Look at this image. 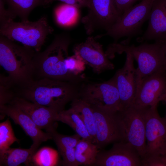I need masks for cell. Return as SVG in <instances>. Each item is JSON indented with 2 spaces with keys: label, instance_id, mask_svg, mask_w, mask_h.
I'll return each instance as SVG.
<instances>
[{
  "label": "cell",
  "instance_id": "83f0119b",
  "mask_svg": "<svg viewBox=\"0 0 166 166\" xmlns=\"http://www.w3.org/2000/svg\"><path fill=\"white\" fill-rule=\"evenodd\" d=\"M0 106L9 104L16 96L12 88L14 85L8 76H0Z\"/></svg>",
  "mask_w": 166,
  "mask_h": 166
},
{
  "label": "cell",
  "instance_id": "4316f807",
  "mask_svg": "<svg viewBox=\"0 0 166 166\" xmlns=\"http://www.w3.org/2000/svg\"><path fill=\"white\" fill-rule=\"evenodd\" d=\"M15 136L8 118L0 123V151L9 148L14 142H19Z\"/></svg>",
  "mask_w": 166,
  "mask_h": 166
},
{
  "label": "cell",
  "instance_id": "30bf717a",
  "mask_svg": "<svg viewBox=\"0 0 166 166\" xmlns=\"http://www.w3.org/2000/svg\"><path fill=\"white\" fill-rule=\"evenodd\" d=\"M87 8L88 13L81 22L89 35L98 30L107 31L121 16L113 0H89Z\"/></svg>",
  "mask_w": 166,
  "mask_h": 166
},
{
  "label": "cell",
  "instance_id": "603a6c76",
  "mask_svg": "<svg viewBox=\"0 0 166 166\" xmlns=\"http://www.w3.org/2000/svg\"><path fill=\"white\" fill-rule=\"evenodd\" d=\"M70 107L75 111L84 122L94 144L96 128L92 107L78 97L71 102Z\"/></svg>",
  "mask_w": 166,
  "mask_h": 166
},
{
  "label": "cell",
  "instance_id": "44dd1931",
  "mask_svg": "<svg viewBox=\"0 0 166 166\" xmlns=\"http://www.w3.org/2000/svg\"><path fill=\"white\" fill-rule=\"evenodd\" d=\"M99 151L97 146L92 142L81 139L75 148V158L78 165L93 166Z\"/></svg>",
  "mask_w": 166,
  "mask_h": 166
},
{
  "label": "cell",
  "instance_id": "d590c367",
  "mask_svg": "<svg viewBox=\"0 0 166 166\" xmlns=\"http://www.w3.org/2000/svg\"><path fill=\"white\" fill-rule=\"evenodd\" d=\"M165 157H166V154L165 155Z\"/></svg>",
  "mask_w": 166,
  "mask_h": 166
},
{
  "label": "cell",
  "instance_id": "4dcf8cb0",
  "mask_svg": "<svg viewBox=\"0 0 166 166\" xmlns=\"http://www.w3.org/2000/svg\"><path fill=\"white\" fill-rule=\"evenodd\" d=\"M58 1L67 4L75 6L78 8L83 7H87L89 0H52V2Z\"/></svg>",
  "mask_w": 166,
  "mask_h": 166
},
{
  "label": "cell",
  "instance_id": "3957f363",
  "mask_svg": "<svg viewBox=\"0 0 166 166\" xmlns=\"http://www.w3.org/2000/svg\"><path fill=\"white\" fill-rule=\"evenodd\" d=\"M130 53L137 63L138 67L136 69L137 90L144 78L166 69L165 53L158 41L152 44L144 43L137 46L114 42L108 46L105 52L109 59L113 58L116 53Z\"/></svg>",
  "mask_w": 166,
  "mask_h": 166
},
{
  "label": "cell",
  "instance_id": "8992f818",
  "mask_svg": "<svg viewBox=\"0 0 166 166\" xmlns=\"http://www.w3.org/2000/svg\"><path fill=\"white\" fill-rule=\"evenodd\" d=\"M154 0H142L139 3L126 10L118 20L105 34L97 35L95 39L108 36L112 38L114 42L120 38L127 37L121 42L129 45L131 39L140 34L144 23L148 20Z\"/></svg>",
  "mask_w": 166,
  "mask_h": 166
},
{
  "label": "cell",
  "instance_id": "f546056e",
  "mask_svg": "<svg viewBox=\"0 0 166 166\" xmlns=\"http://www.w3.org/2000/svg\"><path fill=\"white\" fill-rule=\"evenodd\" d=\"M138 0H113L115 6L120 14L133 6Z\"/></svg>",
  "mask_w": 166,
  "mask_h": 166
},
{
  "label": "cell",
  "instance_id": "5bb4252c",
  "mask_svg": "<svg viewBox=\"0 0 166 166\" xmlns=\"http://www.w3.org/2000/svg\"><path fill=\"white\" fill-rule=\"evenodd\" d=\"M74 54L90 67L96 73L113 69V64L104 52L103 45L95 40L93 36H89L83 42L75 45Z\"/></svg>",
  "mask_w": 166,
  "mask_h": 166
},
{
  "label": "cell",
  "instance_id": "277c9868",
  "mask_svg": "<svg viewBox=\"0 0 166 166\" xmlns=\"http://www.w3.org/2000/svg\"><path fill=\"white\" fill-rule=\"evenodd\" d=\"M0 14V35L37 52L40 51L47 36L53 31L45 16L34 22H17L7 10H3Z\"/></svg>",
  "mask_w": 166,
  "mask_h": 166
},
{
  "label": "cell",
  "instance_id": "f1b7e54d",
  "mask_svg": "<svg viewBox=\"0 0 166 166\" xmlns=\"http://www.w3.org/2000/svg\"><path fill=\"white\" fill-rule=\"evenodd\" d=\"M141 159L142 166H166L165 156L146 155Z\"/></svg>",
  "mask_w": 166,
  "mask_h": 166
},
{
  "label": "cell",
  "instance_id": "8fae6325",
  "mask_svg": "<svg viewBox=\"0 0 166 166\" xmlns=\"http://www.w3.org/2000/svg\"><path fill=\"white\" fill-rule=\"evenodd\" d=\"M157 106L148 107L146 109V147L144 156L149 155L163 156L166 154V120L159 115Z\"/></svg>",
  "mask_w": 166,
  "mask_h": 166
},
{
  "label": "cell",
  "instance_id": "d4e9b609",
  "mask_svg": "<svg viewBox=\"0 0 166 166\" xmlns=\"http://www.w3.org/2000/svg\"><path fill=\"white\" fill-rule=\"evenodd\" d=\"M78 8L65 4L57 8L55 12L56 19L57 23L63 26H68L74 24L78 15Z\"/></svg>",
  "mask_w": 166,
  "mask_h": 166
},
{
  "label": "cell",
  "instance_id": "ac0fdd59",
  "mask_svg": "<svg viewBox=\"0 0 166 166\" xmlns=\"http://www.w3.org/2000/svg\"><path fill=\"white\" fill-rule=\"evenodd\" d=\"M148 26L139 42L160 39L166 34V0H154L148 19Z\"/></svg>",
  "mask_w": 166,
  "mask_h": 166
},
{
  "label": "cell",
  "instance_id": "52a82bcc",
  "mask_svg": "<svg viewBox=\"0 0 166 166\" xmlns=\"http://www.w3.org/2000/svg\"><path fill=\"white\" fill-rule=\"evenodd\" d=\"M78 97L92 106L115 112L121 111L119 93L112 78L101 82H83Z\"/></svg>",
  "mask_w": 166,
  "mask_h": 166
},
{
  "label": "cell",
  "instance_id": "d6a6232c",
  "mask_svg": "<svg viewBox=\"0 0 166 166\" xmlns=\"http://www.w3.org/2000/svg\"><path fill=\"white\" fill-rule=\"evenodd\" d=\"M52 2V0H45V5H48Z\"/></svg>",
  "mask_w": 166,
  "mask_h": 166
},
{
  "label": "cell",
  "instance_id": "ba28073f",
  "mask_svg": "<svg viewBox=\"0 0 166 166\" xmlns=\"http://www.w3.org/2000/svg\"><path fill=\"white\" fill-rule=\"evenodd\" d=\"M91 106L93 112L96 128L94 144L99 149H102L112 143L124 141L119 112Z\"/></svg>",
  "mask_w": 166,
  "mask_h": 166
},
{
  "label": "cell",
  "instance_id": "6da1fadb",
  "mask_svg": "<svg viewBox=\"0 0 166 166\" xmlns=\"http://www.w3.org/2000/svg\"><path fill=\"white\" fill-rule=\"evenodd\" d=\"M70 38L68 34L56 35L51 44L42 52L35 51L33 57L34 75L38 79L48 78L81 84L87 80L83 74L77 75L67 63Z\"/></svg>",
  "mask_w": 166,
  "mask_h": 166
},
{
  "label": "cell",
  "instance_id": "7402d4cb",
  "mask_svg": "<svg viewBox=\"0 0 166 166\" xmlns=\"http://www.w3.org/2000/svg\"><path fill=\"white\" fill-rule=\"evenodd\" d=\"M57 120L71 127L81 139L90 140L93 143L84 122L75 111L71 107L67 110L64 109L59 112Z\"/></svg>",
  "mask_w": 166,
  "mask_h": 166
},
{
  "label": "cell",
  "instance_id": "d6986e66",
  "mask_svg": "<svg viewBox=\"0 0 166 166\" xmlns=\"http://www.w3.org/2000/svg\"><path fill=\"white\" fill-rule=\"evenodd\" d=\"M52 140L56 144L58 151L62 157V164L64 166H78L75 159V147L81 139L75 133L72 136L62 135L56 130L51 134Z\"/></svg>",
  "mask_w": 166,
  "mask_h": 166
},
{
  "label": "cell",
  "instance_id": "ffe728a7",
  "mask_svg": "<svg viewBox=\"0 0 166 166\" xmlns=\"http://www.w3.org/2000/svg\"><path fill=\"white\" fill-rule=\"evenodd\" d=\"M39 146L34 143L28 149L10 147L0 151V166H18L22 164L26 166L33 164V158Z\"/></svg>",
  "mask_w": 166,
  "mask_h": 166
},
{
  "label": "cell",
  "instance_id": "7a4b0ae2",
  "mask_svg": "<svg viewBox=\"0 0 166 166\" xmlns=\"http://www.w3.org/2000/svg\"><path fill=\"white\" fill-rule=\"evenodd\" d=\"M81 84L48 78L34 79L19 86L16 95L59 113L78 97Z\"/></svg>",
  "mask_w": 166,
  "mask_h": 166
},
{
  "label": "cell",
  "instance_id": "e575fe53",
  "mask_svg": "<svg viewBox=\"0 0 166 166\" xmlns=\"http://www.w3.org/2000/svg\"><path fill=\"white\" fill-rule=\"evenodd\" d=\"M164 73H165V76L166 78V69L164 71Z\"/></svg>",
  "mask_w": 166,
  "mask_h": 166
},
{
  "label": "cell",
  "instance_id": "9a60e30c",
  "mask_svg": "<svg viewBox=\"0 0 166 166\" xmlns=\"http://www.w3.org/2000/svg\"><path fill=\"white\" fill-rule=\"evenodd\" d=\"M125 53L126 59L124 66L117 70L112 78L119 93L121 111L133 105L137 91L134 60L130 53Z\"/></svg>",
  "mask_w": 166,
  "mask_h": 166
},
{
  "label": "cell",
  "instance_id": "7c38bea8",
  "mask_svg": "<svg viewBox=\"0 0 166 166\" xmlns=\"http://www.w3.org/2000/svg\"><path fill=\"white\" fill-rule=\"evenodd\" d=\"M141 158L136 149L124 141L114 143L109 149L98 152L94 166H142Z\"/></svg>",
  "mask_w": 166,
  "mask_h": 166
},
{
  "label": "cell",
  "instance_id": "e0dca14e",
  "mask_svg": "<svg viewBox=\"0 0 166 166\" xmlns=\"http://www.w3.org/2000/svg\"><path fill=\"white\" fill-rule=\"evenodd\" d=\"M0 111L1 118L5 116L11 118L31 138L33 143L39 146L42 142L52 140L51 134L42 131L26 114L16 106L10 104L0 106Z\"/></svg>",
  "mask_w": 166,
  "mask_h": 166
},
{
  "label": "cell",
  "instance_id": "836d02e7",
  "mask_svg": "<svg viewBox=\"0 0 166 166\" xmlns=\"http://www.w3.org/2000/svg\"><path fill=\"white\" fill-rule=\"evenodd\" d=\"M164 101L166 103V97L165 99V100H164ZM164 118L166 120V113L165 116V117H164Z\"/></svg>",
  "mask_w": 166,
  "mask_h": 166
},
{
  "label": "cell",
  "instance_id": "484cf974",
  "mask_svg": "<svg viewBox=\"0 0 166 166\" xmlns=\"http://www.w3.org/2000/svg\"><path fill=\"white\" fill-rule=\"evenodd\" d=\"M57 160V153L54 149L44 147L35 153L33 158V164L38 166L55 165Z\"/></svg>",
  "mask_w": 166,
  "mask_h": 166
},
{
  "label": "cell",
  "instance_id": "2e32d148",
  "mask_svg": "<svg viewBox=\"0 0 166 166\" xmlns=\"http://www.w3.org/2000/svg\"><path fill=\"white\" fill-rule=\"evenodd\" d=\"M9 104L16 106L26 114L40 129H45L51 134L56 130L59 113L56 111L18 96Z\"/></svg>",
  "mask_w": 166,
  "mask_h": 166
},
{
  "label": "cell",
  "instance_id": "9c48e42d",
  "mask_svg": "<svg viewBox=\"0 0 166 166\" xmlns=\"http://www.w3.org/2000/svg\"><path fill=\"white\" fill-rule=\"evenodd\" d=\"M147 107L132 105L125 110L119 112L124 141L136 149L141 159L146 152L145 115Z\"/></svg>",
  "mask_w": 166,
  "mask_h": 166
},
{
  "label": "cell",
  "instance_id": "5b68a950",
  "mask_svg": "<svg viewBox=\"0 0 166 166\" xmlns=\"http://www.w3.org/2000/svg\"><path fill=\"white\" fill-rule=\"evenodd\" d=\"M35 50L0 36V65L15 85L20 86L34 79Z\"/></svg>",
  "mask_w": 166,
  "mask_h": 166
},
{
  "label": "cell",
  "instance_id": "cb8c5ba5",
  "mask_svg": "<svg viewBox=\"0 0 166 166\" xmlns=\"http://www.w3.org/2000/svg\"><path fill=\"white\" fill-rule=\"evenodd\" d=\"M8 7L7 10L15 18L18 17L22 21L28 20L31 12L37 6L45 5V0H3Z\"/></svg>",
  "mask_w": 166,
  "mask_h": 166
},
{
  "label": "cell",
  "instance_id": "1f68e13d",
  "mask_svg": "<svg viewBox=\"0 0 166 166\" xmlns=\"http://www.w3.org/2000/svg\"><path fill=\"white\" fill-rule=\"evenodd\" d=\"M156 41H158L160 42L164 52L166 61V34L160 39Z\"/></svg>",
  "mask_w": 166,
  "mask_h": 166
},
{
  "label": "cell",
  "instance_id": "4fadbf2b",
  "mask_svg": "<svg viewBox=\"0 0 166 166\" xmlns=\"http://www.w3.org/2000/svg\"><path fill=\"white\" fill-rule=\"evenodd\" d=\"M164 71L156 72L142 81L132 105L140 107L158 105L166 97V78Z\"/></svg>",
  "mask_w": 166,
  "mask_h": 166
}]
</instances>
